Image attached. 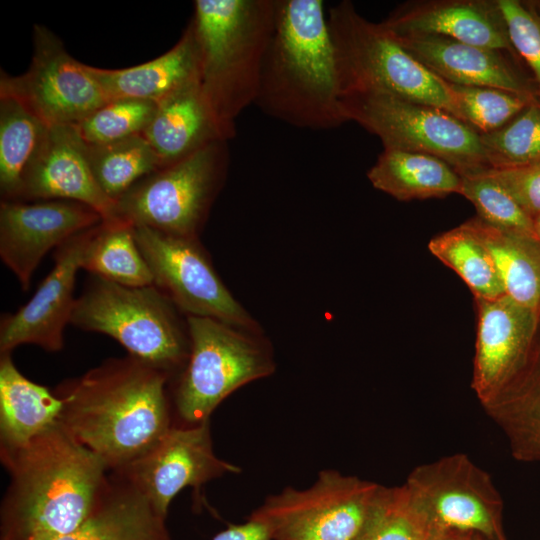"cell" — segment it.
Returning a JSON list of instances; mask_svg holds the SVG:
<instances>
[{"instance_id":"2e32d148","label":"cell","mask_w":540,"mask_h":540,"mask_svg":"<svg viewBox=\"0 0 540 540\" xmlns=\"http://www.w3.org/2000/svg\"><path fill=\"white\" fill-rule=\"evenodd\" d=\"M475 302L472 388L484 407L525 364L540 329V308L525 306L507 294Z\"/></svg>"},{"instance_id":"d4e9b609","label":"cell","mask_w":540,"mask_h":540,"mask_svg":"<svg viewBox=\"0 0 540 540\" xmlns=\"http://www.w3.org/2000/svg\"><path fill=\"white\" fill-rule=\"evenodd\" d=\"M484 408L518 460L540 462V329L521 370Z\"/></svg>"},{"instance_id":"836d02e7","label":"cell","mask_w":540,"mask_h":540,"mask_svg":"<svg viewBox=\"0 0 540 540\" xmlns=\"http://www.w3.org/2000/svg\"><path fill=\"white\" fill-rule=\"evenodd\" d=\"M156 106L155 102L142 99H110L74 127L88 145L119 141L143 134Z\"/></svg>"},{"instance_id":"ba28073f","label":"cell","mask_w":540,"mask_h":540,"mask_svg":"<svg viewBox=\"0 0 540 540\" xmlns=\"http://www.w3.org/2000/svg\"><path fill=\"white\" fill-rule=\"evenodd\" d=\"M341 101L347 120L376 135L385 149L438 157L460 176L490 169L480 134L445 110L376 92Z\"/></svg>"},{"instance_id":"6da1fadb","label":"cell","mask_w":540,"mask_h":540,"mask_svg":"<svg viewBox=\"0 0 540 540\" xmlns=\"http://www.w3.org/2000/svg\"><path fill=\"white\" fill-rule=\"evenodd\" d=\"M172 377L130 355L109 358L83 375L61 382V424L120 471L151 450L173 425Z\"/></svg>"},{"instance_id":"30bf717a","label":"cell","mask_w":540,"mask_h":540,"mask_svg":"<svg viewBox=\"0 0 540 540\" xmlns=\"http://www.w3.org/2000/svg\"><path fill=\"white\" fill-rule=\"evenodd\" d=\"M384 486L323 470L306 489L269 496L254 511L275 540H359Z\"/></svg>"},{"instance_id":"8fae6325","label":"cell","mask_w":540,"mask_h":540,"mask_svg":"<svg viewBox=\"0 0 540 540\" xmlns=\"http://www.w3.org/2000/svg\"><path fill=\"white\" fill-rule=\"evenodd\" d=\"M0 95L15 98L49 127L75 126L109 101L89 65L73 58L51 30L33 28V55L26 72L1 70Z\"/></svg>"},{"instance_id":"f1b7e54d","label":"cell","mask_w":540,"mask_h":540,"mask_svg":"<svg viewBox=\"0 0 540 540\" xmlns=\"http://www.w3.org/2000/svg\"><path fill=\"white\" fill-rule=\"evenodd\" d=\"M81 269L91 275L129 287L153 285V276L137 245L134 226L120 218L95 227Z\"/></svg>"},{"instance_id":"5b68a950","label":"cell","mask_w":540,"mask_h":540,"mask_svg":"<svg viewBox=\"0 0 540 540\" xmlns=\"http://www.w3.org/2000/svg\"><path fill=\"white\" fill-rule=\"evenodd\" d=\"M178 311L155 285L129 287L91 275L76 298L70 324L112 337L128 355L172 377L184 368L190 351L188 325Z\"/></svg>"},{"instance_id":"1f68e13d","label":"cell","mask_w":540,"mask_h":540,"mask_svg":"<svg viewBox=\"0 0 540 540\" xmlns=\"http://www.w3.org/2000/svg\"><path fill=\"white\" fill-rule=\"evenodd\" d=\"M480 140L490 169L518 168L540 162V98H532L501 128L480 134Z\"/></svg>"},{"instance_id":"7402d4cb","label":"cell","mask_w":540,"mask_h":540,"mask_svg":"<svg viewBox=\"0 0 540 540\" xmlns=\"http://www.w3.org/2000/svg\"><path fill=\"white\" fill-rule=\"evenodd\" d=\"M108 99L161 101L191 83L200 82L199 52L190 23L176 44L145 63L121 69L89 66Z\"/></svg>"},{"instance_id":"f35d334b","label":"cell","mask_w":540,"mask_h":540,"mask_svg":"<svg viewBox=\"0 0 540 540\" xmlns=\"http://www.w3.org/2000/svg\"><path fill=\"white\" fill-rule=\"evenodd\" d=\"M212 540H275L270 529L262 521L250 517L243 524L230 525Z\"/></svg>"},{"instance_id":"4fadbf2b","label":"cell","mask_w":540,"mask_h":540,"mask_svg":"<svg viewBox=\"0 0 540 540\" xmlns=\"http://www.w3.org/2000/svg\"><path fill=\"white\" fill-rule=\"evenodd\" d=\"M403 485L433 532L497 537L500 495L489 475L465 454L420 465Z\"/></svg>"},{"instance_id":"52a82bcc","label":"cell","mask_w":540,"mask_h":540,"mask_svg":"<svg viewBox=\"0 0 540 540\" xmlns=\"http://www.w3.org/2000/svg\"><path fill=\"white\" fill-rule=\"evenodd\" d=\"M190 351L173 391L184 425L209 420L233 391L268 376L274 365L260 343L243 330L208 317L187 316Z\"/></svg>"},{"instance_id":"277c9868","label":"cell","mask_w":540,"mask_h":540,"mask_svg":"<svg viewBox=\"0 0 540 540\" xmlns=\"http://www.w3.org/2000/svg\"><path fill=\"white\" fill-rule=\"evenodd\" d=\"M190 20L199 52L200 87L224 136L255 103L275 23V0H196Z\"/></svg>"},{"instance_id":"603a6c76","label":"cell","mask_w":540,"mask_h":540,"mask_svg":"<svg viewBox=\"0 0 540 540\" xmlns=\"http://www.w3.org/2000/svg\"><path fill=\"white\" fill-rule=\"evenodd\" d=\"M165 520L132 483L110 472L91 515L74 532L56 540H171Z\"/></svg>"},{"instance_id":"44dd1931","label":"cell","mask_w":540,"mask_h":540,"mask_svg":"<svg viewBox=\"0 0 540 540\" xmlns=\"http://www.w3.org/2000/svg\"><path fill=\"white\" fill-rule=\"evenodd\" d=\"M143 136L157 154L161 168L181 161L216 141H227L201 91L191 83L156 103ZM229 142V141H228Z\"/></svg>"},{"instance_id":"d590c367","label":"cell","mask_w":540,"mask_h":540,"mask_svg":"<svg viewBox=\"0 0 540 540\" xmlns=\"http://www.w3.org/2000/svg\"><path fill=\"white\" fill-rule=\"evenodd\" d=\"M461 178L459 194L475 206L477 217L502 230L535 234L533 219L493 177L482 171Z\"/></svg>"},{"instance_id":"b9f144b4","label":"cell","mask_w":540,"mask_h":540,"mask_svg":"<svg viewBox=\"0 0 540 540\" xmlns=\"http://www.w3.org/2000/svg\"><path fill=\"white\" fill-rule=\"evenodd\" d=\"M534 232L540 239V215L533 219Z\"/></svg>"},{"instance_id":"7c38bea8","label":"cell","mask_w":540,"mask_h":540,"mask_svg":"<svg viewBox=\"0 0 540 540\" xmlns=\"http://www.w3.org/2000/svg\"><path fill=\"white\" fill-rule=\"evenodd\" d=\"M134 235L153 285L180 312L216 319L241 330L256 327L221 281L197 237L171 235L141 225L134 226Z\"/></svg>"},{"instance_id":"60d3db41","label":"cell","mask_w":540,"mask_h":540,"mask_svg":"<svg viewBox=\"0 0 540 540\" xmlns=\"http://www.w3.org/2000/svg\"><path fill=\"white\" fill-rule=\"evenodd\" d=\"M524 2L540 15V0H528Z\"/></svg>"},{"instance_id":"e0dca14e","label":"cell","mask_w":540,"mask_h":540,"mask_svg":"<svg viewBox=\"0 0 540 540\" xmlns=\"http://www.w3.org/2000/svg\"><path fill=\"white\" fill-rule=\"evenodd\" d=\"M95 227L71 237L56 248L54 266L33 296L16 312L2 315L0 354L12 353L24 344L36 345L48 352L62 350L64 328L70 324L76 301V275Z\"/></svg>"},{"instance_id":"cb8c5ba5","label":"cell","mask_w":540,"mask_h":540,"mask_svg":"<svg viewBox=\"0 0 540 540\" xmlns=\"http://www.w3.org/2000/svg\"><path fill=\"white\" fill-rule=\"evenodd\" d=\"M0 354V449L22 446L60 421L61 399Z\"/></svg>"},{"instance_id":"9c48e42d","label":"cell","mask_w":540,"mask_h":540,"mask_svg":"<svg viewBox=\"0 0 540 540\" xmlns=\"http://www.w3.org/2000/svg\"><path fill=\"white\" fill-rule=\"evenodd\" d=\"M228 141H216L162 167L116 202V217L134 226L198 237L229 167Z\"/></svg>"},{"instance_id":"74e56055","label":"cell","mask_w":540,"mask_h":540,"mask_svg":"<svg viewBox=\"0 0 540 540\" xmlns=\"http://www.w3.org/2000/svg\"><path fill=\"white\" fill-rule=\"evenodd\" d=\"M485 172L500 183L532 219L540 215V162Z\"/></svg>"},{"instance_id":"7a4b0ae2","label":"cell","mask_w":540,"mask_h":540,"mask_svg":"<svg viewBox=\"0 0 540 540\" xmlns=\"http://www.w3.org/2000/svg\"><path fill=\"white\" fill-rule=\"evenodd\" d=\"M10 475L0 510V540H56L95 509L108 467L59 421L26 444L0 449Z\"/></svg>"},{"instance_id":"3957f363","label":"cell","mask_w":540,"mask_h":540,"mask_svg":"<svg viewBox=\"0 0 540 540\" xmlns=\"http://www.w3.org/2000/svg\"><path fill=\"white\" fill-rule=\"evenodd\" d=\"M254 104L297 128L328 130L348 122L322 0H275L274 30Z\"/></svg>"},{"instance_id":"e575fe53","label":"cell","mask_w":540,"mask_h":540,"mask_svg":"<svg viewBox=\"0 0 540 540\" xmlns=\"http://www.w3.org/2000/svg\"><path fill=\"white\" fill-rule=\"evenodd\" d=\"M432 533L404 485L384 486L359 540H430Z\"/></svg>"},{"instance_id":"8d00e7d4","label":"cell","mask_w":540,"mask_h":540,"mask_svg":"<svg viewBox=\"0 0 540 540\" xmlns=\"http://www.w3.org/2000/svg\"><path fill=\"white\" fill-rule=\"evenodd\" d=\"M512 46L532 73L540 98V15L521 0H498Z\"/></svg>"},{"instance_id":"4dcf8cb0","label":"cell","mask_w":540,"mask_h":540,"mask_svg":"<svg viewBox=\"0 0 540 540\" xmlns=\"http://www.w3.org/2000/svg\"><path fill=\"white\" fill-rule=\"evenodd\" d=\"M84 146L98 186L115 202L161 168L157 154L142 134L100 145L84 143Z\"/></svg>"},{"instance_id":"4316f807","label":"cell","mask_w":540,"mask_h":540,"mask_svg":"<svg viewBox=\"0 0 540 540\" xmlns=\"http://www.w3.org/2000/svg\"><path fill=\"white\" fill-rule=\"evenodd\" d=\"M468 221L489 249L505 293L518 303L540 308V239L536 234L502 230L479 217Z\"/></svg>"},{"instance_id":"d6a6232c","label":"cell","mask_w":540,"mask_h":540,"mask_svg":"<svg viewBox=\"0 0 540 540\" xmlns=\"http://www.w3.org/2000/svg\"><path fill=\"white\" fill-rule=\"evenodd\" d=\"M446 83L458 109L460 120L479 134L501 128L537 96L492 87Z\"/></svg>"},{"instance_id":"8992f818","label":"cell","mask_w":540,"mask_h":540,"mask_svg":"<svg viewBox=\"0 0 540 540\" xmlns=\"http://www.w3.org/2000/svg\"><path fill=\"white\" fill-rule=\"evenodd\" d=\"M341 99L385 93L445 110L460 119L446 81L413 58L381 23L364 18L344 0L327 13Z\"/></svg>"},{"instance_id":"d6986e66","label":"cell","mask_w":540,"mask_h":540,"mask_svg":"<svg viewBox=\"0 0 540 540\" xmlns=\"http://www.w3.org/2000/svg\"><path fill=\"white\" fill-rule=\"evenodd\" d=\"M381 25L392 35L434 34L516 56L498 0H413ZM520 59V58H519Z\"/></svg>"},{"instance_id":"ffe728a7","label":"cell","mask_w":540,"mask_h":540,"mask_svg":"<svg viewBox=\"0 0 540 540\" xmlns=\"http://www.w3.org/2000/svg\"><path fill=\"white\" fill-rule=\"evenodd\" d=\"M70 200L95 209L103 220L116 219V202L98 186L84 142L74 126H54L26 174L14 201Z\"/></svg>"},{"instance_id":"5bb4252c","label":"cell","mask_w":540,"mask_h":540,"mask_svg":"<svg viewBox=\"0 0 540 540\" xmlns=\"http://www.w3.org/2000/svg\"><path fill=\"white\" fill-rule=\"evenodd\" d=\"M239 470L214 453L208 420L173 424L151 450L115 473L132 483L166 518L171 501L184 488L198 490L210 480Z\"/></svg>"},{"instance_id":"ab89813d","label":"cell","mask_w":540,"mask_h":540,"mask_svg":"<svg viewBox=\"0 0 540 540\" xmlns=\"http://www.w3.org/2000/svg\"><path fill=\"white\" fill-rule=\"evenodd\" d=\"M430 540H481V536L459 532H433Z\"/></svg>"},{"instance_id":"484cf974","label":"cell","mask_w":540,"mask_h":540,"mask_svg":"<svg viewBox=\"0 0 540 540\" xmlns=\"http://www.w3.org/2000/svg\"><path fill=\"white\" fill-rule=\"evenodd\" d=\"M367 177L375 189L399 201L459 194L462 182L461 176L438 157L385 148Z\"/></svg>"},{"instance_id":"ac0fdd59","label":"cell","mask_w":540,"mask_h":540,"mask_svg":"<svg viewBox=\"0 0 540 540\" xmlns=\"http://www.w3.org/2000/svg\"><path fill=\"white\" fill-rule=\"evenodd\" d=\"M391 36L413 58L446 82L537 95L532 77L519 67V58L509 52L434 34Z\"/></svg>"},{"instance_id":"9a60e30c","label":"cell","mask_w":540,"mask_h":540,"mask_svg":"<svg viewBox=\"0 0 540 540\" xmlns=\"http://www.w3.org/2000/svg\"><path fill=\"white\" fill-rule=\"evenodd\" d=\"M102 216L70 200L0 202V257L28 290L43 257L71 237L97 226Z\"/></svg>"},{"instance_id":"f546056e","label":"cell","mask_w":540,"mask_h":540,"mask_svg":"<svg viewBox=\"0 0 540 540\" xmlns=\"http://www.w3.org/2000/svg\"><path fill=\"white\" fill-rule=\"evenodd\" d=\"M428 248L460 276L475 300L495 299L506 294L489 249L469 221L432 238Z\"/></svg>"},{"instance_id":"83f0119b","label":"cell","mask_w":540,"mask_h":540,"mask_svg":"<svg viewBox=\"0 0 540 540\" xmlns=\"http://www.w3.org/2000/svg\"><path fill=\"white\" fill-rule=\"evenodd\" d=\"M50 128L13 97L0 95V194L17 199L22 182L47 141Z\"/></svg>"}]
</instances>
